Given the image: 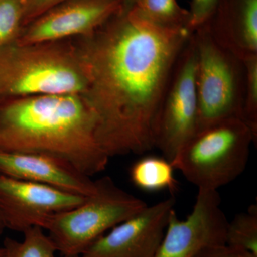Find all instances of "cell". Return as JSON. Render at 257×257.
<instances>
[{
    "label": "cell",
    "mask_w": 257,
    "mask_h": 257,
    "mask_svg": "<svg viewBox=\"0 0 257 257\" xmlns=\"http://www.w3.org/2000/svg\"><path fill=\"white\" fill-rule=\"evenodd\" d=\"M192 32L158 26L125 2L92 35L73 38L87 77L82 95L108 157L141 155L155 147L166 89Z\"/></svg>",
    "instance_id": "cell-1"
},
{
    "label": "cell",
    "mask_w": 257,
    "mask_h": 257,
    "mask_svg": "<svg viewBox=\"0 0 257 257\" xmlns=\"http://www.w3.org/2000/svg\"><path fill=\"white\" fill-rule=\"evenodd\" d=\"M0 151L57 157L90 177L105 170L109 159L96 138L94 113L80 94L0 101Z\"/></svg>",
    "instance_id": "cell-2"
},
{
    "label": "cell",
    "mask_w": 257,
    "mask_h": 257,
    "mask_svg": "<svg viewBox=\"0 0 257 257\" xmlns=\"http://www.w3.org/2000/svg\"><path fill=\"white\" fill-rule=\"evenodd\" d=\"M87 86L73 39L0 47V101L27 96L80 94Z\"/></svg>",
    "instance_id": "cell-3"
},
{
    "label": "cell",
    "mask_w": 257,
    "mask_h": 257,
    "mask_svg": "<svg viewBox=\"0 0 257 257\" xmlns=\"http://www.w3.org/2000/svg\"><path fill=\"white\" fill-rule=\"evenodd\" d=\"M253 143L243 120L226 119L197 132L171 163L198 189L217 190L243 173Z\"/></svg>",
    "instance_id": "cell-4"
},
{
    "label": "cell",
    "mask_w": 257,
    "mask_h": 257,
    "mask_svg": "<svg viewBox=\"0 0 257 257\" xmlns=\"http://www.w3.org/2000/svg\"><path fill=\"white\" fill-rule=\"evenodd\" d=\"M96 192L77 207L58 213L43 229L63 256H82L96 240L146 207V203L125 192L109 177L96 180Z\"/></svg>",
    "instance_id": "cell-5"
},
{
    "label": "cell",
    "mask_w": 257,
    "mask_h": 257,
    "mask_svg": "<svg viewBox=\"0 0 257 257\" xmlns=\"http://www.w3.org/2000/svg\"><path fill=\"white\" fill-rule=\"evenodd\" d=\"M192 37L197 56V133L224 120H243V61L214 40L208 23L194 30Z\"/></svg>",
    "instance_id": "cell-6"
},
{
    "label": "cell",
    "mask_w": 257,
    "mask_h": 257,
    "mask_svg": "<svg viewBox=\"0 0 257 257\" xmlns=\"http://www.w3.org/2000/svg\"><path fill=\"white\" fill-rule=\"evenodd\" d=\"M197 56L192 33L172 72L157 124L155 147L170 162L197 128Z\"/></svg>",
    "instance_id": "cell-7"
},
{
    "label": "cell",
    "mask_w": 257,
    "mask_h": 257,
    "mask_svg": "<svg viewBox=\"0 0 257 257\" xmlns=\"http://www.w3.org/2000/svg\"><path fill=\"white\" fill-rule=\"evenodd\" d=\"M217 190L199 189L192 213L179 220L171 213L165 236L154 257H193L202 248L226 244L229 221L221 209Z\"/></svg>",
    "instance_id": "cell-8"
},
{
    "label": "cell",
    "mask_w": 257,
    "mask_h": 257,
    "mask_svg": "<svg viewBox=\"0 0 257 257\" xmlns=\"http://www.w3.org/2000/svg\"><path fill=\"white\" fill-rule=\"evenodd\" d=\"M85 197L55 188L8 177L0 173V213L5 226L23 233L43 229L52 216L77 207Z\"/></svg>",
    "instance_id": "cell-9"
},
{
    "label": "cell",
    "mask_w": 257,
    "mask_h": 257,
    "mask_svg": "<svg viewBox=\"0 0 257 257\" xmlns=\"http://www.w3.org/2000/svg\"><path fill=\"white\" fill-rule=\"evenodd\" d=\"M123 0H67L24 27L16 41H60L89 36L119 13Z\"/></svg>",
    "instance_id": "cell-10"
},
{
    "label": "cell",
    "mask_w": 257,
    "mask_h": 257,
    "mask_svg": "<svg viewBox=\"0 0 257 257\" xmlns=\"http://www.w3.org/2000/svg\"><path fill=\"white\" fill-rule=\"evenodd\" d=\"M175 198H167L116 225L96 240L83 257H154L165 236Z\"/></svg>",
    "instance_id": "cell-11"
},
{
    "label": "cell",
    "mask_w": 257,
    "mask_h": 257,
    "mask_svg": "<svg viewBox=\"0 0 257 257\" xmlns=\"http://www.w3.org/2000/svg\"><path fill=\"white\" fill-rule=\"evenodd\" d=\"M0 173L84 197L92 195L97 188L96 180L69 162L40 154L0 151Z\"/></svg>",
    "instance_id": "cell-12"
},
{
    "label": "cell",
    "mask_w": 257,
    "mask_h": 257,
    "mask_svg": "<svg viewBox=\"0 0 257 257\" xmlns=\"http://www.w3.org/2000/svg\"><path fill=\"white\" fill-rule=\"evenodd\" d=\"M208 25L214 40L241 60L257 56V0H219Z\"/></svg>",
    "instance_id": "cell-13"
},
{
    "label": "cell",
    "mask_w": 257,
    "mask_h": 257,
    "mask_svg": "<svg viewBox=\"0 0 257 257\" xmlns=\"http://www.w3.org/2000/svg\"><path fill=\"white\" fill-rule=\"evenodd\" d=\"M172 163L165 158L146 156L135 162L130 169V178L135 187L145 192L162 190L175 192L178 182Z\"/></svg>",
    "instance_id": "cell-14"
},
{
    "label": "cell",
    "mask_w": 257,
    "mask_h": 257,
    "mask_svg": "<svg viewBox=\"0 0 257 257\" xmlns=\"http://www.w3.org/2000/svg\"><path fill=\"white\" fill-rule=\"evenodd\" d=\"M133 5L144 18L158 26L191 30L189 10L182 8L177 0H136Z\"/></svg>",
    "instance_id": "cell-15"
},
{
    "label": "cell",
    "mask_w": 257,
    "mask_h": 257,
    "mask_svg": "<svg viewBox=\"0 0 257 257\" xmlns=\"http://www.w3.org/2000/svg\"><path fill=\"white\" fill-rule=\"evenodd\" d=\"M23 241L6 237L3 242L4 257H56L57 251L45 230L34 226L23 232Z\"/></svg>",
    "instance_id": "cell-16"
},
{
    "label": "cell",
    "mask_w": 257,
    "mask_h": 257,
    "mask_svg": "<svg viewBox=\"0 0 257 257\" xmlns=\"http://www.w3.org/2000/svg\"><path fill=\"white\" fill-rule=\"evenodd\" d=\"M226 244L257 256V207L251 205L246 212L237 214L228 223Z\"/></svg>",
    "instance_id": "cell-17"
},
{
    "label": "cell",
    "mask_w": 257,
    "mask_h": 257,
    "mask_svg": "<svg viewBox=\"0 0 257 257\" xmlns=\"http://www.w3.org/2000/svg\"><path fill=\"white\" fill-rule=\"evenodd\" d=\"M25 0H0V47L15 41L23 28Z\"/></svg>",
    "instance_id": "cell-18"
},
{
    "label": "cell",
    "mask_w": 257,
    "mask_h": 257,
    "mask_svg": "<svg viewBox=\"0 0 257 257\" xmlns=\"http://www.w3.org/2000/svg\"><path fill=\"white\" fill-rule=\"evenodd\" d=\"M242 61L246 69L243 121L257 139V56Z\"/></svg>",
    "instance_id": "cell-19"
},
{
    "label": "cell",
    "mask_w": 257,
    "mask_h": 257,
    "mask_svg": "<svg viewBox=\"0 0 257 257\" xmlns=\"http://www.w3.org/2000/svg\"><path fill=\"white\" fill-rule=\"evenodd\" d=\"M219 0H192L189 28L194 32L209 23L214 14Z\"/></svg>",
    "instance_id": "cell-20"
},
{
    "label": "cell",
    "mask_w": 257,
    "mask_h": 257,
    "mask_svg": "<svg viewBox=\"0 0 257 257\" xmlns=\"http://www.w3.org/2000/svg\"><path fill=\"white\" fill-rule=\"evenodd\" d=\"M65 1L67 0H25L23 28L48 10Z\"/></svg>",
    "instance_id": "cell-21"
},
{
    "label": "cell",
    "mask_w": 257,
    "mask_h": 257,
    "mask_svg": "<svg viewBox=\"0 0 257 257\" xmlns=\"http://www.w3.org/2000/svg\"><path fill=\"white\" fill-rule=\"evenodd\" d=\"M193 257H257L253 253L226 244L213 245L202 248Z\"/></svg>",
    "instance_id": "cell-22"
},
{
    "label": "cell",
    "mask_w": 257,
    "mask_h": 257,
    "mask_svg": "<svg viewBox=\"0 0 257 257\" xmlns=\"http://www.w3.org/2000/svg\"><path fill=\"white\" fill-rule=\"evenodd\" d=\"M5 229H7V228L6 226H5L4 219H3V216H2L1 213H0V235L3 234Z\"/></svg>",
    "instance_id": "cell-23"
},
{
    "label": "cell",
    "mask_w": 257,
    "mask_h": 257,
    "mask_svg": "<svg viewBox=\"0 0 257 257\" xmlns=\"http://www.w3.org/2000/svg\"><path fill=\"white\" fill-rule=\"evenodd\" d=\"M0 257H4V249L3 247L0 248Z\"/></svg>",
    "instance_id": "cell-24"
},
{
    "label": "cell",
    "mask_w": 257,
    "mask_h": 257,
    "mask_svg": "<svg viewBox=\"0 0 257 257\" xmlns=\"http://www.w3.org/2000/svg\"><path fill=\"white\" fill-rule=\"evenodd\" d=\"M123 1L127 2V3H135V2L136 1V0H123Z\"/></svg>",
    "instance_id": "cell-25"
},
{
    "label": "cell",
    "mask_w": 257,
    "mask_h": 257,
    "mask_svg": "<svg viewBox=\"0 0 257 257\" xmlns=\"http://www.w3.org/2000/svg\"><path fill=\"white\" fill-rule=\"evenodd\" d=\"M63 257H65V256H63ZM72 257H83L82 256H72Z\"/></svg>",
    "instance_id": "cell-26"
}]
</instances>
